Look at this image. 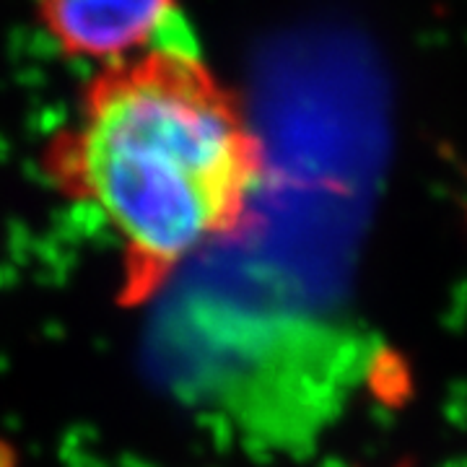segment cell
I'll list each match as a JSON object with an SVG mask.
<instances>
[{
    "mask_svg": "<svg viewBox=\"0 0 467 467\" xmlns=\"http://www.w3.org/2000/svg\"><path fill=\"white\" fill-rule=\"evenodd\" d=\"M42 167L60 195L104 218L119 247V304L138 306L244 229L263 149L182 21L156 47L91 73Z\"/></svg>",
    "mask_w": 467,
    "mask_h": 467,
    "instance_id": "1",
    "label": "cell"
},
{
    "mask_svg": "<svg viewBox=\"0 0 467 467\" xmlns=\"http://www.w3.org/2000/svg\"><path fill=\"white\" fill-rule=\"evenodd\" d=\"M34 5L52 45L94 67L130 60L187 21L180 0H34Z\"/></svg>",
    "mask_w": 467,
    "mask_h": 467,
    "instance_id": "2",
    "label": "cell"
}]
</instances>
